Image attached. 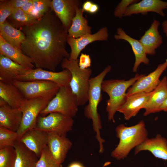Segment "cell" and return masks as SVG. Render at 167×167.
I'll list each match as a JSON object with an SVG mask.
<instances>
[{
    "label": "cell",
    "instance_id": "obj_9",
    "mask_svg": "<svg viewBox=\"0 0 167 167\" xmlns=\"http://www.w3.org/2000/svg\"><path fill=\"white\" fill-rule=\"evenodd\" d=\"M74 123V121L71 117L52 113L45 116H39L35 128L48 133L66 135L72 130Z\"/></svg>",
    "mask_w": 167,
    "mask_h": 167
},
{
    "label": "cell",
    "instance_id": "obj_10",
    "mask_svg": "<svg viewBox=\"0 0 167 167\" xmlns=\"http://www.w3.org/2000/svg\"><path fill=\"white\" fill-rule=\"evenodd\" d=\"M71 74L67 69L56 72L41 69L35 68L28 70L20 76L18 80L28 81L42 80L54 82L60 87L69 86L71 79Z\"/></svg>",
    "mask_w": 167,
    "mask_h": 167
},
{
    "label": "cell",
    "instance_id": "obj_12",
    "mask_svg": "<svg viewBox=\"0 0 167 167\" xmlns=\"http://www.w3.org/2000/svg\"><path fill=\"white\" fill-rule=\"evenodd\" d=\"M82 5L80 0H53L51 9L68 32L75 16L77 9Z\"/></svg>",
    "mask_w": 167,
    "mask_h": 167
},
{
    "label": "cell",
    "instance_id": "obj_32",
    "mask_svg": "<svg viewBox=\"0 0 167 167\" xmlns=\"http://www.w3.org/2000/svg\"><path fill=\"white\" fill-rule=\"evenodd\" d=\"M18 139L17 132L0 127V148L9 146L13 147Z\"/></svg>",
    "mask_w": 167,
    "mask_h": 167
},
{
    "label": "cell",
    "instance_id": "obj_2",
    "mask_svg": "<svg viewBox=\"0 0 167 167\" xmlns=\"http://www.w3.org/2000/svg\"><path fill=\"white\" fill-rule=\"evenodd\" d=\"M112 68L111 66H108L98 75L90 78L88 93V104L85 107L84 110L85 116L92 121L93 128L96 134V139L99 143V152L100 153H103L104 152L103 143L105 141L101 135L102 124L97 108L102 99V83L105 77Z\"/></svg>",
    "mask_w": 167,
    "mask_h": 167
},
{
    "label": "cell",
    "instance_id": "obj_13",
    "mask_svg": "<svg viewBox=\"0 0 167 167\" xmlns=\"http://www.w3.org/2000/svg\"><path fill=\"white\" fill-rule=\"evenodd\" d=\"M109 37L107 28L103 27L96 32L85 35L75 38L68 36L67 43L69 45L71 52L68 59L71 60H78L82 50L88 44L97 41H106Z\"/></svg>",
    "mask_w": 167,
    "mask_h": 167
},
{
    "label": "cell",
    "instance_id": "obj_30",
    "mask_svg": "<svg viewBox=\"0 0 167 167\" xmlns=\"http://www.w3.org/2000/svg\"><path fill=\"white\" fill-rule=\"evenodd\" d=\"M16 156L14 147L0 148V167H14Z\"/></svg>",
    "mask_w": 167,
    "mask_h": 167
},
{
    "label": "cell",
    "instance_id": "obj_4",
    "mask_svg": "<svg viewBox=\"0 0 167 167\" xmlns=\"http://www.w3.org/2000/svg\"><path fill=\"white\" fill-rule=\"evenodd\" d=\"M143 75L136 74L134 77L127 80L117 79L103 81L102 91L106 93L109 97L106 101L109 121L114 122V115L125 102L128 89Z\"/></svg>",
    "mask_w": 167,
    "mask_h": 167
},
{
    "label": "cell",
    "instance_id": "obj_28",
    "mask_svg": "<svg viewBox=\"0 0 167 167\" xmlns=\"http://www.w3.org/2000/svg\"><path fill=\"white\" fill-rule=\"evenodd\" d=\"M0 36L6 42L20 49L25 38L23 32L14 27L6 20L0 25Z\"/></svg>",
    "mask_w": 167,
    "mask_h": 167
},
{
    "label": "cell",
    "instance_id": "obj_41",
    "mask_svg": "<svg viewBox=\"0 0 167 167\" xmlns=\"http://www.w3.org/2000/svg\"><path fill=\"white\" fill-rule=\"evenodd\" d=\"M68 167H85V166L80 162L75 161L71 163Z\"/></svg>",
    "mask_w": 167,
    "mask_h": 167
},
{
    "label": "cell",
    "instance_id": "obj_18",
    "mask_svg": "<svg viewBox=\"0 0 167 167\" xmlns=\"http://www.w3.org/2000/svg\"><path fill=\"white\" fill-rule=\"evenodd\" d=\"M22 116L20 108H12L0 99V127L17 132L20 126Z\"/></svg>",
    "mask_w": 167,
    "mask_h": 167
},
{
    "label": "cell",
    "instance_id": "obj_1",
    "mask_svg": "<svg viewBox=\"0 0 167 167\" xmlns=\"http://www.w3.org/2000/svg\"><path fill=\"white\" fill-rule=\"evenodd\" d=\"M51 10L34 24L21 28L25 38L21 50L36 68L55 71L70 54L66 49L68 32Z\"/></svg>",
    "mask_w": 167,
    "mask_h": 167
},
{
    "label": "cell",
    "instance_id": "obj_14",
    "mask_svg": "<svg viewBox=\"0 0 167 167\" xmlns=\"http://www.w3.org/2000/svg\"><path fill=\"white\" fill-rule=\"evenodd\" d=\"M18 140L39 158L48 146V135L45 131L34 128L26 132Z\"/></svg>",
    "mask_w": 167,
    "mask_h": 167
},
{
    "label": "cell",
    "instance_id": "obj_23",
    "mask_svg": "<svg viewBox=\"0 0 167 167\" xmlns=\"http://www.w3.org/2000/svg\"><path fill=\"white\" fill-rule=\"evenodd\" d=\"M167 77L165 76L152 91V94L143 109V115L161 111L160 107L167 98Z\"/></svg>",
    "mask_w": 167,
    "mask_h": 167
},
{
    "label": "cell",
    "instance_id": "obj_43",
    "mask_svg": "<svg viewBox=\"0 0 167 167\" xmlns=\"http://www.w3.org/2000/svg\"><path fill=\"white\" fill-rule=\"evenodd\" d=\"M161 111L167 112V98L160 107Z\"/></svg>",
    "mask_w": 167,
    "mask_h": 167
},
{
    "label": "cell",
    "instance_id": "obj_29",
    "mask_svg": "<svg viewBox=\"0 0 167 167\" xmlns=\"http://www.w3.org/2000/svg\"><path fill=\"white\" fill-rule=\"evenodd\" d=\"M8 18L15 25L21 28L32 25L38 20L21 8L15 9Z\"/></svg>",
    "mask_w": 167,
    "mask_h": 167
},
{
    "label": "cell",
    "instance_id": "obj_19",
    "mask_svg": "<svg viewBox=\"0 0 167 167\" xmlns=\"http://www.w3.org/2000/svg\"><path fill=\"white\" fill-rule=\"evenodd\" d=\"M144 151L150 152L156 158L167 161V140L160 134L154 137L148 138L135 148V154Z\"/></svg>",
    "mask_w": 167,
    "mask_h": 167
},
{
    "label": "cell",
    "instance_id": "obj_42",
    "mask_svg": "<svg viewBox=\"0 0 167 167\" xmlns=\"http://www.w3.org/2000/svg\"><path fill=\"white\" fill-rule=\"evenodd\" d=\"M161 25L163 32L165 36L167 37V19L162 22Z\"/></svg>",
    "mask_w": 167,
    "mask_h": 167
},
{
    "label": "cell",
    "instance_id": "obj_44",
    "mask_svg": "<svg viewBox=\"0 0 167 167\" xmlns=\"http://www.w3.org/2000/svg\"><path fill=\"white\" fill-rule=\"evenodd\" d=\"M166 54H167V50H166Z\"/></svg>",
    "mask_w": 167,
    "mask_h": 167
},
{
    "label": "cell",
    "instance_id": "obj_25",
    "mask_svg": "<svg viewBox=\"0 0 167 167\" xmlns=\"http://www.w3.org/2000/svg\"><path fill=\"white\" fill-rule=\"evenodd\" d=\"M0 99L13 108H19L26 99L12 83L0 81Z\"/></svg>",
    "mask_w": 167,
    "mask_h": 167
},
{
    "label": "cell",
    "instance_id": "obj_36",
    "mask_svg": "<svg viewBox=\"0 0 167 167\" xmlns=\"http://www.w3.org/2000/svg\"><path fill=\"white\" fill-rule=\"evenodd\" d=\"M91 61L89 55L82 53L80 56L79 65L82 69L88 68L91 66Z\"/></svg>",
    "mask_w": 167,
    "mask_h": 167
},
{
    "label": "cell",
    "instance_id": "obj_20",
    "mask_svg": "<svg viewBox=\"0 0 167 167\" xmlns=\"http://www.w3.org/2000/svg\"><path fill=\"white\" fill-rule=\"evenodd\" d=\"M114 37L116 40H125L130 45L135 58L132 69L133 72H136L142 63L147 65L149 64V60L147 57L145 49L139 40L128 35L121 28H117V34L114 35Z\"/></svg>",
    "mask_w": 167,
    "mask_h": 167
},
{
    "label": "cell",
    "instance_id": "obj_17",
    "mask_svg": "<svg viewBox=\"0 0 167 167\" xmlns=\"http://www.w3.org/2000/svg\"><path fill=\"white\" fill-rule=\"evenodd\" d=\"M152 92L136 93L126 96L125 102L118 112L122 113L126 120L135 117L141 109H143Z\"/></svg>",
    "mask_w": 167,
    "mask_h": 167
},
{
    "label": "cell",
    "instance_id": "obj_11",
    "mask_svg": "<svg viewBox=\"0 0 167 167\" xmlns=\"http://www.w3.org/2000/svg\"><path fill=\"white\" fill-rule=\"evenodd\" d=\"M167 68V59L147 75H143L129 88L126 92V96L136 93L152 92L160 83V76Z\"/></svg>",
    "mask_w": 167,
    "mask_h": 167
},
{
    "label": "cell",
    "instance_id": "obj_33",
    "mask_svg": "<svg viewBox=\"0 0 167 167\" xmlns=\"http://www.w3.org/2000/svg\"><path fill=\"white\" fill-rule=\"evenodd\" d=\"M36 167H63L57 163L51 154L48 146L43 151L37 161Z\"/></svg>",
    "mask_w": 167,
    "mask_h": 167
},
{
    "label": "cell",
    "instance_id": "obj_26",
    "mask_svg": "<svg viewBox=\"0 0 167 167\" xmlns=\"http://www.w3.org/2000/svg\"><path fill=\"white\" fill-rule=\"evenodd\" d=\"M13 147L16 154L14 167H36L39 158L35 153L18 140Z\"/></svg>",
    "mask_w": 167,
    "mask_h": 167
},
{
    "label": "cell",
    "instance_id": "obj_16",
    "mask_svg": "<svg viewBox=\"0 0 167 167\" xmlns=\"http://www.w3.org/2000/svg\"><path fill=\"white\" fill-rule=\"evenodd\" d=\"M166 9H167V2L161 0H142L129 6L124 16L138 14L146 15L148 12H152L164 17V10Z\"/></svg>",
    "mask_w": 167,
    "mask_h": 167
},
{
    "label": "cell",
    "instance_id": "obj_34",
    "mask_svg": "<svg viewBox=\"0 0 167 167\" xmlns=\"http://www.w3.org/2000/svg\"><path fill=\"white\" fill-rule=\"evenodd\" d=\"M14 8L11 0H0V25L4 23L13 12Z\"/></svg>",
    "mask_w": 167,
    "mask_h": 167
},
{
    "label": "cell",
    "instance_id": "obj_22",
    "mask_svg": "<svg viewBox=\"0 0 167 167\" xmlns=\"http://www.w3.org/2000/svg\"><path fill=\"white\" fill-rule=\"evenodd\" d=\"M160 25L159 21L154 19L150 28L139 40L147 54L151 55L155 54L156 49L163 43L162 36L158 30Z\"/></svg>",
    "mask_w": 167,
    "mask_h": 167
},
{
    "label": "cell",
    "instance_id": "obj_15",
    "mask_svg": "<svg viewBox=\"0 0 167 167\" xmlns=\"http://www.w3.org/2000/svg\"><path fill=\"white\" fill-rule=\"evenodd\" d=\"M48 147L49 151L55 161L62 164L72 147V142L66 135L51 133H48Z\"/></svg>",
    "mask_w": 167,
    "mask_h": 167
},
{
    "label": "cell",
    "instance_id": "obj_40",
    "mask_svg": "<svg viewBox=\"0 0 167 167\" xmlns=\"http://www.w3.org/2000/svg\"><path fill=\"white\" fill-rule=\"evenodd\" d=\"M99 10L98 5L96 3H93L88 13L90 14H93L96 13Z\"/></svg>",
    "mask_w": 167,
    "mask_h": 167
},
{
    "label": "cell",
    "instance_id": "obj_8",
    "mask_svg": "<svg viewBox=\"0 0 167 167\" xmlns=\"http://www.w3.org/2000/svg\"><path fill=\"white\" fill-rule=\"evenodd\" d=\"M52 99L47 97L26 99L23 102L20 107L23 116L20 126L17 132L18 140L27 131L35 128L39 114Z\"/></svg>",
    "mask_w": 167,
    "mask_h": 167
},
{
    "label": "cell",
    "instance_id": "obj_38",
    "mask_svg": "<svg viewBox=\"0 0 167 167\" xmlns=\"http://www.w3.org/2000/svg\"><path fill=\"white\" fill-rule=\"evenodd\" d=\"M33 7V0L29 1L21 8L25 12L30 15Z\"/></svg>",
    "mask_w": 167,
    "mask_h": 167
},
{
    "label": "cell",
    "instance_id": "obj_24",
    "mask_svg": "<svg viewBox=\"0 0 167 167\" xmlns=\"http://www.w3.org/2000/svg\"><path fill=\"white\" fill-rule=\"evenodd\" d=\"M0 54L20 65L31 69H34L35 66L31 58L24 54L21 49L6 42L1 36Z\"/></svg>",
    "mask_w": 167,
    "mask_h": 167
},
{
    "label": "cell",
    "instance_id": "obj_27",
    "mask_svg": "<svg viewBox=\"0 0 167 167\" xmlns=\"http://www.w3.org/2000/svg\"><path fill=\"white\" fill-rule=\"evenodd\" d=\"M84 12L82 8L77 9L75 16L68 31L69 36L77 38L92 34V28L88 25L87 19L83 16Z\"/></svg>",
    "mask_w": 167,
    "mask_h": 167
},
{
    "label": "cell",
    "instance_id": "obj_37",
    "mask_svg": "<svg viewBox=\"0 0 167 167\" xmlns=\"http://www.w3.org/2000/svg\"><path fill=\"white\" fill-rule=\"evenodd\" d=\"M14 8L15 9L21 8L29 0H10Z\"/></svg>",
    "mask_w": 167,
    "mask_h": 167
},
{
    "label": "cell",
    "instance_id": "obj_21",
    "mask_svg": "<svg viewBox=\"0 0 167 167\" xmlns=\"http://www.w3.org/2000/svg\"><path fill=\"white\" fill-rule=\"evenodd\" d=\"M31 69L0 54V81L12 83Z\"/></svg>",
    "mask_w": 167,
    "mask_h": 167
},
{
    "label": "cell",
    "instance_id": "obj_3",
    "mask_svg": "<svg viewBox=\"0 0 167 167\" xmlns=\"http://www.w3.org/2000/svg\"><path fill=\"white\" fill-rule=\"evenodd\" d=\"M115 131L119 142L112 152L111 156L117 160L126 158L133 149L140 145L148 138V131L143 120L130 126L120 124L116 127Z\"/></svg>",
    "mask_w": 167,
    "mask_h": 167
},
{
    "label": "cell",
    "instance_id": "obj_31",
    "mask_svg": "<svg viewBox=\"0 0 167 167\" xmlns=\"http://www.w3.org/2000/svg\"><path fill=\"white\" fill-rule=\"evenodd\" d=\"M51 0H33V7L30 15L39 20L51 10Z\"/></svg>",
    "mask_w": 167,
    "mask_h": 167
},
{
    "label": "cell",
    "instance_id": "obj_6",
    "mask_svg": "<svg viewBox=\"0 0 167 167\" xmlns=\"http://www.w3.org/2000/svg\"><path fill=\"white\" fill-rule=\"evenodd\" d=\"M78 107L76 97L70 86L61 87L40 114L43 116L56 113L73 118L78 112Z\"/></svg>",
    "mask_w": 167,
    "mask_h": 167
},
{
    "label": "cell",
    "instance_id": "obj_7",
    "mask_svg": "<svg viewBox=\"0 0 167 167\" xmlns=\"http://www.w3.org/2000/svg\"><path fill=\"white\" fill-rule=\"evenodd\" d=\"M12 83L26 99L47 97L53 98L60 88L54 82L42 80H16Z\"/></svg>",
    "mask_w": 167,
    "mask_h": 167
},
{
    "label": "cell",
    "instance_id": "obj_5",
    "mask_svg": "<svg viewBox=\"0 0 167 167\" xmlns=\"http://www.w3.org/2000/svg\"><path fill=\"white\" fill-rule=\"evenodd\" d=\"M62 68L68 70L71 74L69 86L77 101L78 106H82L88 102L89 81L92 70L88 68L82 69L79 65L78 60H71L64 58L62 62Z\"/></svg>",
    "mask_w": 167,
    "mask_h": 167
},
{
    "label": "cell",
    "instance_id": "obj_45",
    "mask_svg": "<svg viewBox=\"0 0 167 167\" xmlns=\"http://www.w3.org/2000/svg\"></svg>",
    "mask_w": 167,
    "mask_h": 167
},
{
    "label": "cell",
    "instance_id": "obj_35",
    "mask_svg": "<svg viewBox=\"0 0 167 167\" xmlns=\"http://www.w3.org/2000/svg\"><path fill=\"white\" fill-rule=\"evenodd\" d=\"M139 1L138 0H122L114 9L113 12L114 16L117 18L122 19L129 6Z\"/></svg>",
    "mask_w": 167,
    "mask_h": 167
},
{
    "label": "cell",
    "instance_id": "obj_39",
    "mask_svg": "<svg viewBox=\"0 0 167 167\" xmlns=\"http://www.w3.org/2000/svg\"><path fill=\"white\" fill-rule=\"evenodd\" d=\"M93 3L91 1H86L83 4L82 8L84 11L88 12Z\"/></svg>",
    "mask_w": 167,
    "mask_h": 167
}]
</instances>
